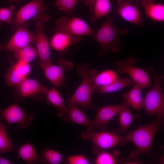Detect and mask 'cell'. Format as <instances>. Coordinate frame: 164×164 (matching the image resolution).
I'll return each mask as SVG.
<instances>
[{
  "label": "cell",
  "instance_id": "cell-8",
  "mask_svg": "<svg viewBox=\"0 0 164 164\" xmlns=\"http://www.w3.org/2000/svg\"><path fill=\"white\" fill-rule=\"evenodd\" d=\"M15 87L13 97L17 101H21L28 98L42 101L47 91L46 87L37 81L26 78Z\"/></svg>",
  "mask_w": 164,
  "mask_h": 164
},
{
  "label": "cell",
  "instance_id": "cell-20",
  "mask_svg": "<svg viewBox=\"0 0 164 164\" xmlns=\"http://www.w3.org/2000/svg\"><path fill=\"white\" fill-rule=\"evenodd\" d=\"M147 17L157 22L164 21V5L155 3L153 0H140Z\"/></svg>",
  "mask_w": 164,
  "mask_h": 164
},
{
  "label": "cell",
  "instance_id": "cell-1",
  "mask_svg": "<svg viewBox=\"0 0 164 164\" xmlns=\"http://www.w3.org/2000/svg\"><path fill=\"white\" fill-rule=\"evenodd\" d=\"M163 119H157L146 124L139 126L124 135L128 142L130 141L137 148L129 157L137 158L141 154H147L152 150L153 140L156 133L162 129Z\"/></svg>",
  "mask_w": 164,
  "mask_h": 164
},
{
  "label": "cell",
  "instance_id": "cell-3",
  "mask_svg": "<svg viewBox=\"0 0 164 164\" xmlns=\"http://www.w3.org/2000/svg\"><path fill=\"white\" fill-rule=\"evenodd\" d=\"M77 72L78 75L81 77V82L68 99L82 110L95 109V107L91 102L92 94L95 91L93 82L98 72L94 69H89L86 63H81L78 65Z\"/></svg>",
  "mask_w": 164,
  "mask_h": 164
},
{
  "label": "cell",
  "instance_id": "cell-34",
  "mask_svg": "<svg viewBox=\"0 0 164 164\" xmlns=\"http://www.w3.org/2000/svg\"><path fill=\"white\" fill-rule=\"evenodd\" d=\"M123 162L124 164H138L141 163V162L137 158L129 157V158L126 159Z\"/></svg>",
  "mask_w": 164,
  "mask_h": 164
},
{
  "label": "cell",
  "instance_id": "cell-22",
  "mask_svg": "<svg viewBox=\"0 0 164 164\" xmlns=\"http://www.w3.org/2000/svg\"><path fill=\"white\" fill-rule=\"evenodd\" d=\"M118 77L117 72L112 70H106L98 72L94 77L93 82L95 91L109 85Z\"/></svg>",
  "mask_w": 164,
  "mask_h": 164
},
{
  "label": "cell",
  "instance_id": "cell-32",
  "mask_svg": "<svg viewBox=\"0 0 164 164\" xmlns=\"http://www.w3.org/2000/svg\"><path fill=\"white\" fill-rule=\"evenodd\" d=\"M14 8L13 5L9 7L0 8V27L4 23L11 25L16 12Z\"/></svg>",
  "mask_w": 164,
  "mask_h": 164
},
{
  "label": "cell",
  "instance_id": "cell-33",
  "mask_svg": "<svg viewBox=\"0 0 164 164\" xmlns=\"http://www.w3.org/2000/svg\"><path fill=\"white\" fill-rule=\"evenodd\" d=\"M67 162L69 164H89L90 162L87 158L83 155H72L67 159Z\"/></svg>",
  "mask_w": 164,
  "mask_h": 164
},
{
  "label": "cell",
  "instance_id": "cell-19",
  "mask_svg": "<svg viewBox=\"0 0 164 164\" xmlns=\"http://www.w3.org/2000/svg\"><path fill=\"white\" fill-rule=\"evenodd\" d=\"M46 102L49 105L55 107L57 110V116L63 117L67 114V108L63 99L55 87L47 90L45 94Z\"/></svg>",
  "mask_w": 164,
  "mask_h": 164
},
{
  "label": "cell",
  "instance_id": "cell-28",
  "mask_svg": "<svg viewBox=\"0 0 164 164\" xmlns=\"http://www.w3.org/2000/svg\"><path fill=\"white\" fill-rule=\"evenodd\" d=\"M94 162L95 164H115L119 161V153L117 150H114L111 154L102 150L97 153Z\"/></svg>",
  "mask_w": 164,
  "mask_h": 164
},
{
  "label": "cell",
  "instance_id": "cell-6",
  "mask_svg": "<svg viewBox=\"0 0 164 164\" xmlns=\"http://www.w3.org/2000/svg\"><path fill=\"white\" fill-rule=\"evenodd\" d=\"M48 12L43 0H32L16 12L10 29L12 31L15 30L19 26L30 20L36 22H48L50 19Z\"/></svg>",
  "mask_w": 164,
  "mask_h": 164
},
{
  "label": "cell",
  "instance_id": "cell-17",
  "mask_svg": "<svg viewBox=\"0 0 164 164\" xmlns=\"http://www.w3.org/2000/svg\"><path fill=\"white\" fill-rule=\"evenodd\" d=\"M132 0H118L117 12L124 20L136 25L142 24L141 13L138 6L132 4Z\"/></svg>",
  "mask_w": 164,
  "mask_h": 164
},
{
  "label": "cell",
  "instance_id": "cell-35",
  "mask_svg": "<svg viewBox=\"0 0 164 164\" xmlns=\"http://www.w3.org/2000/svg\"><path fill=\"white\" fill-rule=\"evenodd\" d=\"M83 0L85 5L89 6L90 7V12L92 14L93 12L94 5L95 0Z\"/></svg>",
  "mask_w": 164,
  "mask_h": 164
},
{
  "label": "cell",
  "instance_id": "cell-11",
  "mask_svg": "<svg viewBox=\"0 0 164 164\" xmlns=\"http://www.w3.org/2000/svg\"><path fill=\"white\" fill-rule=\"evenodd\" d=\"M73 67V63L61 58L56 65L51 63L41 67L46 78L54 86L66 87L65 73L66 71L72 70Z\"/></svg>",
  "mask_w": 164,
  "mask_h": 164
},
{
  "label": "cell",
  "instance_id": "cell-7",
  "mask_svg": "<svg viewBox=\"0 0 164 164\" xmlns=\"http://www.w3.org/2000/svg\"><path fill=\"white\" fill-rule=\"evenodd\" d=\"M137 60L134 57H130L125 60H117L115 66L119 73L128 74L135 84L142 89L149 87L151 84L149 74L144 70L135 66Z\"/></svg>",
  "mask_w": 164,
  "mask_h": 164
},
{
  "label": "cell",
  "instance_id": "cell-4",
  "mask_svg": "<svg viewBox=\"0 0 164 164\" xmlns=\"http://www.w3.org/2000/svg\"><path fill=\"white\" fill-rule=\"evenodd\" d=\"M148 70L153 79L154 84L143 97V108L147 115H156L158 119H163L164 116V96L162 85L164 75L157 74L152 66L149 67Z\"/></svg>",
  "mask_w": 164,
  "mask_h": 164
},
{
  "label": "cell",
  "instance_id": "cell-14",
  "mask_svg": "<svg viewBox=\"0 0 164 164\" xmlns=\"http://www.w3.org/2000/svg\"><path fill=\"white\" fill-rule=\"evenodd\" d=\"M44 22H36V29L32 33L33 42L39 58V65L41 68L51 63L50 58V43L43 31Z\"/></svg>",
  "mask_w": 164,
  "mask_h": 164
},
{
  "label": "cell",
  "instance_id": "cell-23",
  "mask_svg": "<svg viewBox=\"0 0 164 164\" xmlns=\"http://www.w3.org/2000/svg\"><path fill=\"white\" fill-rule=\"evenodd\" d=\"M119 114L120 128L118 131L121 134L125 133L133 121L139 116V115L133 114L130 106L126 104Z\"/></svg>",
  "mask_w": 164,
  "mask_h": 164
},
{
  "label": "cell",
  "instance_id": "cell-30",
  "mask_svg": "<svg viewBox=\"0 0 164 164\" xmlns=\"http://www.w3.org/2000/svg\"><path fill=\"white\" fill-rule=\"evenodd\" d=\"M14 55L18 61L29 63L37 56L36 48L30 45L14 52Z\"/></svg>",
  "mask_w": 164,
  "mask_h": 164
},
{
  "label": "cell",
  "instance_id": "cell-5",
  "mask_svg": "<svg viewBox=\"0 0 164 164\" xmlns=\"http://www.w3.org/2000/svg\"><path fill=\"white\" fill-rule=\"evenodd\" d=\"M80 138L91 142L92 152L95 154L102 150L123 145L128 142L118 131L86 130L81 134Z\"/></svg>",
  "mask_w": 164,
  "mask_h": 164
},
{
  "label": "cell",
  "instance_id": "cell-18",
  "mask_svg": "<svg viewBox=\"0 0 164 164\" xmlns=\"http://www.w3.org/2000/svg\"><path fill=\"white\" fill-rule=\"evenodd\" d=\"M67 111L66 114L63 117V121L84 126H88L91 122L88 118L73 103L68 99L67 101Z\"/></svg>",
  "mask_w": 164,
  "mask_h": 164
},
{
  "label": "cell",
  "instance_id": "cell-29",
  "mask_svg": "<svg viewBox=\"0 0 164 164\" xmlns=\"http://www.w3.org/2000/svg\"><path fill=\"white\" fill-rule=\"evenodd\" d=\"M0 118V152L5 153L13 151V145L6 132L7 126Z\"/></svg>",
  "mask_w": 164,
  "mask_h": 164
},
{
  "label": "cell",
  "instance_id": "cell-2",
  "mask_svg": "<svg viewBox=\"0 0 164 164\" xmlns=\"http://www.w3.org/2000/svg\"><path fill=\"white\" fill-rule=\"evenodd\" d=\"M128 32L127 28L116 26L112 16H107L106 20L103 22L98 30L92 36L100 46L99 56L103 55L109 51L115 53L119 52L120 50V36Z\"/></svg>",
  "mask_w": 164,
  "mask_h": 164
},
{
  "label": "cell",
  "instance_id": "cell-26",
  "mask_svg": "<svg viewBox=\"0 0 164 164\" xmlns=\"http://www.w3.org/2000/svg\"><path fill=\"white\" fill-rule=\"evenodd\" d=\"M18 152L19 156L27 163H39V156L32 143L28 142L22 145L18 149Z\"/></svg>",
  "mask_w": 164,
  "mask_h": 164
},
{
  "label": "cell",
  "instance_id": "cell-27",
  "mask_svg": "<svg viewBox=\"0 0 164 164\" xmlns=\"http://www.w3.org/2000/svg\"><path fill=\"white\" fill-rule=\"evenodd\" d=\"M39 156V163L59 164L63 160V156L58 151L49 148L43 149Z\"/></svg>",
  "mask_w": 164,
  "mask_h": 164
},
{
  "label": "cell",
  "instance_id": "cell-24",
  "mask_svg": "<svg viewBox=\"0 0 164 164\" xmlns=\"http://www.w3.org/2000/svg\"><path fill=\"white\" fill-rule=\"evenodd\" d=\"M135 84L130 77H118L109 85L99 89L97 91V93L106 94L114 92L128 86H133Z\"/></svg>",
  "mask_w": 164,
  "mask_h": 164
},
{
  "label": "cell",
  "instance_id": "cell-21",
  "mask_svg": "<svg viewBox=\"0 0 164 164\" xmlns=\"http://www.w3.org/2000/svg\"><path fill=\"white\" fill-rule=\"evenodd\" d=\"M133 86L128 91L122 94V97L124 102L139 111L143 108V97L142 94V89L136 84Z\"/></svg>",
  "mask_w": 164,
  "mask_h": 164
},
{
  "label": "cell",
  "instance_id": "cell-13",
  "mask_svg": "<svg viewBox=\"0 0 164 164\" xmlns=\"http://www.w3.org/2000/svg\"><path fill=\"white\" fill-rule=\"evenodd\" d=\"M28 26L26 22L19 26L9 40L0 45V50L15 52L33 43V35L27 29Z\"/></svg>",
  "mask_w": 164,
  "mask_h": 164
},
{
  "label": "cell",
  "instance_id": "cell-15",
  "mask_svg": "<svg viewBox=\"0 0 164 164\" xmlns=\"http://www.w3.org/2000/svg\"><path fill=\"white\" fill-rule=\"evenodd\" d=\"M50 43L51 47L62 55H64L68 49L80 40L81 36L71 34L56 28Z\"/></svg>",
  "mask_w": 164,
  "mask_h": 164
},
{
  "label": "cell",
  "instance_id": "cell-38",
  "mask_svg": "<svg viewBox=\"0 0 164 164\" xmlns=\"http://www.w3.org/2000/svg\"><path fill=\"white\" fill-rule=\"evenodd\" d=\"M135 0L136 3V5L138 6V4L140 0Z\"/></svg>",
  "mask_w": 164,
  "mask_h": 164
},
{
  "label": "cell",
  "instance_id": "cell-9",
  "mask_svg": "<svg viewBox=\"0 0 164 164\" xmlns=\"http://www.w3.org/2000/svg\"><path fill=\"white\" fill-rule=\"evenodd\" d=\"M0 116L9 124H17L19 129L28 127L34 119L32 113L27 112L16 103L4 109L0 108Z\"/></svg>",
  "mask_w": 164,
  "mask_h": 164
},
{
  "label": "cell",
  "instance_id": "cell-25",
  "mask_svg": "<svg viewBox=\"0 0 164 164\" xmlns=\"http://www.w3.org/2000/svg\"><path fill=\"white\" fill-rule=\"evenodd\" d=\"M111 7L110 0H95L91 22L95 23L99 19L107 15L110 12Z\"/></svg>",
  "mask_w": 164,
  "mask_h": 164
},
{
  "label": "cell",
  "instance_id": "cell-12",
  "mask_svg": "<svg viewBox=\"0 0 164 164\" xmlns=\"http://www.w3.org/2000/svg\"><path fill=\"white\" fill-rule=\"evenodd\" d=\"M123 102L119 105H105L99 108L94 120L87 126V131L95 130L99 129L101 131H106L109 122L117 114L125 105Z\"/></svg>",
  "mask_w": 164,
  "mask_h": 164
},
{
  "label": "cell",
  "instance_id": "cell-16",
  "mask_svg": "<svg viewBox=\"0 0 164 164\" xmlns=\"http://www.w3.org/2000/svg\"><path fill=\"white\" fill-rule=\"evenodd\" d=\"M31 67L29 63L18 61L12 64L5 75V82L9 86L19 85L30 74Z\"/></svg>",
  "mask_w": 164,
  "mask_h": 164
},
{
  "label": "cell",
  "instance_id": "cell-31",
  "mask_svg": "<svg viewBox=\"0 0 164 164\" xmlns=\"http://www.w3.org/2000/svg\"><path fill=\"white\" fill-rule=\"evenodd\" d=\"M81 0H56L55 6L62 12L71 14L77 4Z\"/></svg>",
  "mask_w": 164,
  "mask_h": 164
},
{
  "label": "cell",
  "instance_id": "cell-10",
  "mask_svg": "<svg viewBox=\"0 0 164 164\" xmlns=\"http://www.w3.org/2000/svg\"><path fill=\"white\" fill-rule=\"evenodd\" d=\"M57 29L78 36H92L96 30L91 28L83 19L78 17L63 16L56 22Z\"/></svg>",
  "mask_w": 164,
  "mask_h": 164
},
{
  "label": "cell",
  "instance_id": "cell-36",
  "mask_svg": "<svg viewBox=\"0 0 164 164\" xmlns=\"http://www.w3.org/2000/svg\"><path fill=\"white\" fill-rule=\"evenodd\" d=\"M12 163L6 158L1 156L0 157V164H11Z\"/></svg>",
  "mask_w": 164,
  "mask_h": 164
},
{
  "label": "cell",
  "instance_id": "cell-37",
  "mask_svg": "<svg viewBox=\"0 0 164 164\" xmlns=\"http://www.w3.org/2000/svg\"><path fill=\"white\" fill-rule=\"evenodd\" d=\"M22 0H7L6 1V2L7 3H19Z\"/></svg>",
  "mask_w": 164,
  "mask_h": 164
}]
</instances>
